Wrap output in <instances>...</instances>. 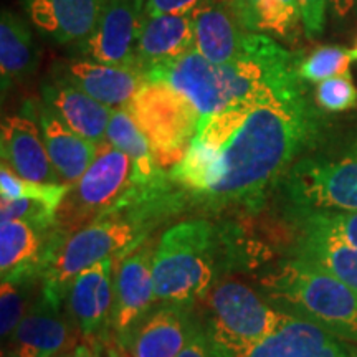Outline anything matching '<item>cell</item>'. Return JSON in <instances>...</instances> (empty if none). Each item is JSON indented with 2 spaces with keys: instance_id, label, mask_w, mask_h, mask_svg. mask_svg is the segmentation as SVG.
Here are the masks:
<instances>
[{
  "instance_id": "obj_38",
  "label": "cell",
  "mask_w": 357,
  "mask_h": 357,
  "mask_svg": "<svg viewBox=\"0 0 357 357\" xmlns=\"http://www.w3.org/2000/svg\"><path fill=\"white\" fill-rule=\"evenodd\" d=\"M102 344L106 347V357H128L118 341L113 342V339L108 337Z\"/></svg>"
},
{
  "instance_id": "obj_39",
  "label": "cell",
  "mask_w": 357,
  "mask_h": 357,
  "mask_svg": "<svg viewBox=\"0 0 357 357\" xmlns=\"http://www.w3.org/2000/svg\"><path fill=\"white\" fill-rule=\"evenodd\" d=\"M349 55H351L352 60H357V40H356V45H354V47H352L351 50H349Z\"/></svg>"
},
{
  "instance_id": "obj_15",
  "label": "cell",
  "mask_w": 357,
  "mask_h": 357,
  "mask_svg": "<svg viewBox=\"0 0 357 357\" xmlns=\"http://www.w3.org/2000/svg\"><path fill=\"white\" fill-rule=\"evenodd\" d=\"M26 19L55 45H78L91 35L106 0H19Z\"/></svg>"
},
{
  "instance_id": "obj_6",
  "label": "cell",
  "mask_w": 357,
  "mask_h": 357,
  "mask_svg": "<svg viewBox=\"0 0 357 357\" xmlns=\"http://www.w3.org/2000/svg\"><path fill=\"white\" fill-rule=\"evenodd\" d=\"M288 318L238 280H222L207 293L204 333L211 357H243Z\"/></svg>"
},
{
  "instance_id": "obj_29",
  "label": "cell",
  "mask_w": 357,
  "mask_h": 357,
  "mask_svg": "<svg viewBox=\"0 0 357 357\" xmlns=\"http://www.w3.org/2000/svg\"><path fill=\"white\" fill-rule=\"evenodd\" d=\"M33 278L2 280L0 288V334L3 341H8L15 329L19 328L22 319L29 312L26 310L25 287L26 281Z\"/></svg>"
},
{
  "instance_id": "obj_18",
  "label": "cell",
  "mask_w": 357,
  "mask_h": 357,
  "mask_svg": "<svg viewBox=\"0 0 357 357\" xmlns=\"http://www.w3.org/2000/svg\"><path fill=\"white\" fill-rule=\"evenodd\" d=\"M40 91L42 101L50 106L70 129L96 146L106 142V129L114 109L52 75L42 83Z\"/></svg>"
},
{
  "instance_id": "obj_12",
  "label": "cell",
  "mask_w": 357,
  "mask_h": 357,
  "mask_svg": "<svg viewBox=\"0 0 357 357\" xmlns=\"http://www.w3.org/2000/svg\"><path fill=\"white\" fill-rule=\"evenodd\" d=\"M197 323L190 305L166 303L147 312L118 342L128 357H177Z\"/></svg>"
},
{
  "instance_id": "obj_35",
  "label": "cell",
  "mask_w": 357,
  "mask_h": 357,
  "mask_svg": "<svg viewBox=\"0 0 357 357\" xmlns=\"http://www.w3.org/2000/svg\"><path fill=\"white\" fill-rule=\"evenodd\" d=\"M177 357H211V352H208V344H207V337H205V333H204L202 321H199V323L195 324L194 333L190 334L185 347L181 351V354H178Z\"/></svg>"
},
{
  "instance_id": "obj_3",
  "label": "cell",
  "mask_w": 357,
  "mask_h": 357,
  "mask_svg": "<svg viewBox=\"0 0 357 357\" xmlns=\"http://www.w3.org/2000/svg\"><path fill=\"white\" fill-rule=\"evenodd\" d=\"M263 298L346 342H357V291L310 263L288 258L261 278Z\"/></svg>"
},
{
  "instance_id": "obj_4",
  "label": "cell",
  "mask_w": 357,
  "mask_h": 357,
  "mask_svg": "<svg viewBox=\"0 0 357 357\" xmlns=\"http://www.w3.org/2000/svg\"><path fill=\"white\" fill-rule=\"evenodd\" d=\"M223 235L205 218L178 222L160 236L153 258L155 301L194 305L215 284Z\"/></svg>"
},
{
  "instance_id": "obj_11",
  "label": "cell",
  "mask_w": 357,
  "mask_h": 357,
  "mask_svg": "<svg viewBox=\"0 0 357 357\" xmlns=\"http://www.w3.org/2000/svg\"><path fill=\"white\" fill-rule=\"evenodd\" d=\"M154 250L144 242L128 255L119 258L114 278V305L111 328L116 341H121L132 326L151 311L155 301L153 280Z\"/></svg>"
},
{
  "instance_id": "obj_16",
  "label": "cell",
  "mask_w": 357,
  "mask_h": 357,
  "mask_svg": "<svg viewBox=\"0 0 357 357\" xmlns=\"http://www.w3.org/2000/svg\"><path fill=\"white\" fill-rule=\"evenodd\" d=\"M195 50L215 65H229L248 53L252 33L231 12L230 0H208L192 10Z\"/></svg>"
},
{
  "instance_id": "obj_28",
  "label": "cell",
  "mask_w": 357,
  "mask_h": 357,
  "mask_svg": "<svg viewBox=\"0 0 357 357\" xmlns=\"http://www.w3.org/2000/svg\"><path fill=\"white\" fill-rule=\"evenodd\" d=\"M349 50L342 47H321L310 56L301 58L298 75L303 82L321 83L324 79L351 75Z\"/></svg>"
},
{
  "instance_id": "obj_14",
  "label": "cell",
  "mask_w": 357,
  "mask_h": 357,
  "mask_svg": "<svg viewBox=\"0 0 357 357\" xmlns=\"http://www.w3.org/2000/svg\"><path fill=\"white\" fill-rule=\"evenodd\" d=\"M114 258H105L75 276L68 287V305L86 341L108 339L113 318L114 284L111 280Z\"/></svg>"
},
{
  "instance_id": "obj_37",
  "label": "cell",
  "mask_w": 357,
  "mask_h": 357,
  "mask_svg": "<svg viewBox=\"0 0 357 357\" xmlns=\"http://www.w3.org/2000/svg\"><path fill=\"white\" fill-rule=\"evenodd\" d=\"M101 341H88L84 344H79L75 347L66 357H100L101 351Z\"/></svg>"
},
{
  "instance_id": "obj_25",
  "label": "cell",
  "mask_w": 357,
  "mask_h": 357,
  "mask_svg": "<svg viewBox=\"0 0 357 357\" xmlns=\"http://www.w3.org/2000/svg\"><path fill=\"white\" fill-rule=\"evenodd\" d=\"M231 12L243 30L293 42L300 29L298 0H230Z\"/></svg>"
},
{
  "instance_id": "obj_33",
  "label": "cell",
  "mask_w": 357,
  "mask_h": 357,
  "mask_svg": "<svg viewBox=\"0 0 357 357\" xmlns=\"http://www.w3.org/2000/svg\"><path fill=\"white\" fill-rule=\"evenodd\" d=\"M301 10V24L307 37H318L324 30L326 15L331 6L329 0H298Z\"/></svg>"
},
{
  "instance_id": "obj_26",
  "label": "cell",
  "mask_w": 357,
  "mask_h": 357,
  "mask_svg": "<svg viewBox=\"0 0 357 357\" xmlns=\"http://www.w3.org/2000/svg\"><path fill=\"white\" fill-rule=\"evenodd\" d=\"M106 142L131 159V184H146L167 174L166 169L158 164L149 141L128 109H114L106 129Z\"/></svg>"
},
{
  "instance_id": "obj_1",
  "label": "cell",
  "mask_w": 357,
  "mask_h": 357,
  "mask_svg": "<svg viewBox=\"0 0 357 357\" xmlns=\"http://www.w3.org/2000/svg\"><path fill=\"white\" fill-rule=\"evenodd\" d=\"M300 66V65H298ZM298 68L208 118L169 176L208 212L257 211L268 190L323 137L324 116Z\"/></svg>"
},
{
  "instance_id": "obj_27",
  "label": "cell",
  "mask_w": 357,
  "mask_h": 357,
  "mask_svg": "<svg viewBox=\"0 0 357 357\" xmlns=\"http://www.w3.org/2000/svg\"><path fill=\"white\" fill-rule=\"evenodd\" d=\"M68 185L65 184H38V182L25 181L17 176L10 167L2 164L0 167V194L2 199H30L50 205L58 212L63 202Z\"/></svg>"
},
{
  "instance_id": "obj_21",
  "label": "cell",
  "mask_w": 357,
  "mask_h": 357,
  "mask_svg": "<svg viewBox=\"0 0 357 357\" xmlns=\"http://www.w3.org/2000/svg\"><path fill=\"white\" fill-rule=\"evenodd\" d=\"M195 50L192 12L146 17L137 43V70L146 71L169 63Z\"/></svg>"
},
{
  "instance_id": "obj_7",
  "label": "cell",
  "mask_w": 357,
  "mask_h": 357,
  "mask_svg": "<svg viewBox=\"0 0 357 357\" xmlns=\"http://www.w3.org/2000/svg\"><path fill=\"white\" fill-rule=\"evenodd\" d=\"M126 109L149 141L159 166L176 167L200 128V116L189 98L167 83L144 82Z\"/></svg>"
},
{
  "instance_id": "obj_10",
  "label": "cell",
  "mask_w": 357,
  "mask_h": 357,
  "mask_svg": "<svg viewBox=\"0 0 357 357\" xmlns=\"http://www.w3.org/2000/svg\"><path fill=\"white\" fill-rule=\"evenodd\" d=\"M0 153L2 164L25 181L38 184H63L45 147L33 101H26L22 113L2 119Z\"/></svg>"
},
{
  "instance_id": "obj_17",
  "label": "cell",
  "mask_w": 357,
  "mask_h": 357,
  "mask_svg": "<svg viewBox=\"0 0 357 357\" xmlns=\"http://www.w3.org/2000/svg\"><path fill=\"white\" fill-rule=\"evenodd\" d=\"M63 298L43 291L8 339L7 357H55L68 346L70 328L60 306Z\"/></svg>"
},
{
  "instance_id": "obj_13",
  "label": "cell",
  "mask_w": 357,
  "mask_h": 357,
  "mask_svg": "<svg viewBox=\"0 0 357 357\" xmlns=\"http://www.w3.org/2000/svg\"><path fill=\"white\" fill-rule=\"evenodd\" d=\"M52 77L73 84L111 109H126L146 82L139 70L71 56L53 63Z\"/></svg>"
},
{
  "instance_id": "obj_5",
  "label": "cell",
  "mask_w": 357,
  "mask_h": 357,
  "mask_svg": "<svg viewBox=\"0 0 357 357\" xmlns=\"http://www.w3.org/2000/svg\"><path fill=\"white\" fill-rule=\"evenodd\" d=\"M280 189L294 222L357 212V132L337 149L301 155L281 178Z\"/></svg>"
},
{
  "instance_id": "obj_34",
  "label": "cell",
  "mask_w": 357,
  "mask_h": 357,
  "mask_svg": "<svg viewBox=\"0 0 357 357\" xmlns=\"http://www.w3.org/2000/svg\"><path fill=\"white\" fill-rule=\"evenodd\" d=\"M208 0H146V17L162 13H187Z\"/></svg>"
},
{
  "instance_id": "obj_36",
  "label": "cell",
  "mask_w": 357,
  "mask_h": 357,
  "mask_svg": "<svg viewBox=\"0 0 357 357\" xmlns=\"http://www.w3.org/2000/svg\"><path fill=\"white\" fill-rule=\"evenodd\" d=\"M329 2L337 19L357 17V0H329Z\"/></svg>"
},
{
  "instance_id": "obj_20",
  "label": "cell",
  "mask_w": 357,
  "mask_h": 357,
  "mask_svg": "<svg viewBox=\"0 0 357 357\" xmlns=\"http://www.w3.org/2000/svg\"><path fill=\"white\" fill-rule=\"evenodd\" d=\"M243 357H352L351 344L310 321L288 314L276 331Z\"/></svg>"
},
{
  "instance_id": "obj_24",
  "label": "cell",
  "mask_w": 357,
  "mask_h": 357,
  "mask_svg": "<svg viewBox=\"0 0 357 357\" xmlns=\"http://www.w3.org/2000/svg\"><path fill=\"white\" fill-rule=\"evenodd\" d=\"M293 257L328 271L357 291V248L336 235L301 229Z\"/></svg>"
},
{
  "instance_id": "obj_19",
  "label": "cell",
  "mask_w": 357,
  "mask_h": 357,
  "mask_svg": "<svg viewBox=\"0 0 357 357\" xmlns=\"http://www.w3.org/2000/svg\"><path fill=\"white\" fill-rule=\"evenodd\" d=\"M33 106L53 167L65 185H73L91 166L100 146L93 144L70 129L43 101H33Z\"/></svg>"
},
{
  "instance_id": "obj_2",
  "label": "cell",
  "mask_w": 357,
  "mask_h": 357,
  "mask_svg": "<svg viewBox=\"0 0 357 357\" xmlns=\"http://www.w3.org/2000/svg\"><path fill=\"white\" fill-rule=\"evenodd\" d=\"M300 60L268 35L252 33L248 53L234 63L215 65L192 50L146 71L144 79L167 83L189 98L202 126L208 118L252 98L281 75L298 68Z\"/></svg>"
},
{
  "instance_id": "obj_31",
  "label": "cell",
  "mask_w": 357,
  "mask_h": 357,
  "mask_svg": "<svg viewBox=\"0 0 357 357\" xmlns=\"http://www.w3.org/2000/svg\"><path fill=\"white\" fill-rule=\"evenodd\" d=\"M316 106L328 113H341L357 106V88L351 75L334 77L318 83L314 93Z\"/></svg>"
},
{
  "instance_id": "obj_8",
  "label": "cell",
  "mask_w": 357,
  "mask_h": 357,
  "mask_svg": "<svg viewBox=\"0 0 357 357\" xmlns=\"http://www.w3.org/2000/svg\"><path fill=\"white\" fill-rule=\"evenodd\" d=\"M132 162L126 154L102 142L88 171L68 185L63 202L56 212V230L71 235L84 229L109 208L128 189Z\"/></svg>"
},
{
  "instance_id": "obj_32",
  "label": "cell",
  "mask_w": 357,
  "mask_h": 357,
  "mask_svg": "<svg viewBox=\"0 0 357 357\" xmlns=\"http://www.w3.org/2000/svg\"><path fill=\"white\" fill-rule=\"evenodd\" d=\"M296 223L300 229H314L336 235L357 248V212L311 215L301 218Z\"/></svg>"
},
{
  "instance_id": "obj_22",
  "label": "cell",
  "mask_w": 357,
  "mask_h": 357,
  "mask_svg": "<svg viewBox=\"0 0 357 357\" xmlns=\"http://www.w3.org/2000/svg\"><path fill=\"white\" fill-rule=\"evenodd\" d=\"M53 234L26 222H0V270L2 280L33 278L50 255Z\"/></svg>"
},
{
  "instance_id": "obj_40",
  "label": "cell",
  "mask_w": 357,
  "mask_h": 357,
  "mask_svg": "<svg viewBox=\"0 0 357 357\" xmlns=\"http://www.w3.org/2000/svg\"><path fill=\"white\" fill-rule=\"evenodd\" d=\"M351 352H352V357H357V346L351 344Z\"/></svg>"
},
{
  "instance_id": "obj_9",
  "label": "cell",
  "mask_w": 357,
  "mask_h": 357,
  "mask_svg": "<svg viewBox=\"0 0 357 357\" xmlns=\"http://www.w3.org/2000/svg\"><path fill=\"white\" fill-rule=\"evenodd\" d=\"M146 22V0H106L91 35L75 45L73 56L137 70V43Z\"/></svg>"
},
{
  "instance_id": "obj_23",
  "label": "cell",
  "mask_w": 357,
  "mask_h": 357,
  "mask_svg": "<svg viewBox=\"0 0 357 357\" xmlns=\"http://www.w3.org/2000/svg\"><path fill=\"white\" fill-rule=\"evenodd\" d=\"M40 52L32 26L10 8L0 15V83L2 96L12 86L22 84L38 68Z\"/></svg>"
},
{
  "instance_id": "obj_30",
  "label": "cell",
  "mask_w": 357,
  "mask_h": 357,
  "mask_svg": "<svg viewBox=\"0 0 357 357\" xmlns=\"http://www.w3.org/2000/svg\"><path fill=\"white\" fill-rule=\"evenodd\" d=\"M26 222L43 230L56 227V211L50 205L30 199L0 200V222Z\"/></svg>"
}]
</instances>
